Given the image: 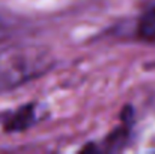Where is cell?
I'll return each instance as SVG.
<instances>
[{
  "label": "cell",
  "instance_id": "6da1fadb",
  "mask_svg": "<svg viewBox=\"0 0 155 154\" xmlns=\"http://www.w3.org/2000/svg\"><path fill=\"white\" fill-rule=\"evenodd\" d=\"M53 56L44 47L17 46L0 51V91L12 89L44 74Z\"/></svg>",
  "mask_w": 155,
  "mask_h": 154
},
{
  "label": "cell",
  "instance_id": "7a4b0ae2",
  "mask_svg": "<svg viewBox=\"0 0 155 154\" xmlns=\"http://www.w3.org/2000/svg\"><path fill=\"white\" fill-rule=\"evenodd\" d=\"M33 122H35V106L26 104L8 118V121L5 122V130L9 133L23 132V130L29 128Z\"/></svg>",
  "mask_w": 155,
  "mask_h": 154
},
{
  "label": "cell",
  "instance_id": "3957f363",
  "mask_svg": "<svg viewBox=\"0 0 155 154\" xmlns=\"http://www.w3.org/2000/svg\"><path fill=\"white\" fill-rule=\"evenodd\" d=\"M139 36L148 43H155V8L143 14L139 21Z\"/></svg>",
  "mask_w": 155,
  "mask_h": 154
},
{
  "label": "cell",
  "instance_id": "277c9868",
  "mask_svg": "<svg viewBox=\"0 0 155 154\" xmlns=\"http://www.w3.org/2000/svg\"><path fill=\"white\" fill-rule=\"evenodd\" d=\"M5 36H6V27H5V24L0 21V41H2Z\"/></svg>",
  "mask_w": 155,
  "mask_h": 154
}]
</instances>
